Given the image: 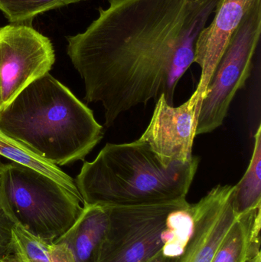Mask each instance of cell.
<instances>
[{
    "mask_svg": "<svg viewBox=\"0 0 261 262\" xmlns=\"http://www.w3.org/2000/svg\"><path fill=\"white\" fill-rule=\"evenodd\" d=\"M186 199L134 206H110L109 227L98 262H145L174 237Z\"/></svg>",
    "mask_w": 261,
    "mask_h": 262,
    "instance_id": "5",
    "label": "cell"
},
{
    "mask_svg": "<svg viewBox=\"0 0 261 262\" xmlns=\"http://www.w3.org/2000/svg\"><path fill=\"white\" fill-rule=\"evenodd\" d=\"M233 205L238 215L261 207V126L254 135V149L248 169L234 186Z\"/></svg>",
    "mask_w": 261,
    "mask_h": 262,
    "instance_id": "14",
    "label": "cell"
},
{
    "mask_svg": "<svg viewBox=\"0 0 261 262\" xmlns=\"http://www.w3.org/2000/svg\"><path fill=\"white\" fill-rule=\"evenodd\" d=\"M15 226V222L5 206L0 191V262H4L10 252Z\"/></svg>",
    "mask_w": 261,
    "mask_h": 262,
    "instance_id": "17",
    "label": "cell"
},
{
    "mask_svg": "<svg viewBox=\"0 0 261 262\" xmlns=\"http://www.w3.org/2000/svg\"><path fill=\"white\" fill-rule=\"evenodd\" d=\"M0 157H4L11 162L29 166L58 182L67 190L75 195L81 197L75 181L70 176L63 172L58 166L51 164L38 156L28 150L18 142L6 135L0 130Z\"/></svg>",
    "mask_w": 261,
    "mask_h": 262,
    "instance_id": "15",
    "label": "cell"
},
{
    "mask_svg": "<svg viewBox=\"0 0 261 262\" xmlns=\"http://www.w3.org/2000/svg\"><path fill=\"white\" fill-rule=\"evenodd\" d=\"M260 3L261 0H220L211 24L199 33L194 57V63L201 68L200 79L194 92L199 106L231 36L245 15Z\"/></svg>",
    "mask_w": 261,
    "mask_h": 262,
    "instance_id": "10",
    "label": "cell"
},
{
    "mask_svg": "<svg viewBox=\"0 0 261 262\" xmlns=\"http://www.w3.org/2000/svg\"><path fill=\"white\" fill-rule=\"evenodd\" d=\"M4 262H76L63 243H47L15 226L10 252Z\"/></svg>",
    "mask_w": 261,
    "mask_h": 262,
    "instance_id": "13",
    "label": "cell"
},
{
    "mask_svg": "<svg viewBox=\"0 0 261 262\" xmlns=\"http://www.w3.org/2000/svg\"><path fill=\"white\" fill-rule=\"evenodd\" d=\"M260 35L261 3L245 15L215 69L199 106L196 136L223 124L233 99L251 76Z\"/></svg>",
    "mask_w": 261,
    "mask_h": 262,
    "instance_id": "6",
    "label": "cell"
},
{
    "mask_svg": "<svg viewBox=\"0 0 261 262\" xmlns=\"http://www.w3.org/2000/svg\"><path fill=\"white\" fill-rule=\"evenodd\" d=\"M234 186L219 185L192 204L193 229L184 250L170 262H211L218 248L237 220Z\"/></svg>",
    "mask_w": 261,
    "mask_h": 262,
    "instance_id": "9",
    "label": "cell"
},
{
    "mask_svg": "<svg viewBox=\"0 0 261 262\" xmlns=\"http://www.w3.org/2000/svg\"><path fill=\"white\" fill-rule=\"evenodd\" d=\"M199 107L194 93L178 107L169 104L161 95L139 140L147 143L167 166L190 161L194 158L193 147Z\"/></svg>",
    "mask_w": 261,
    "mask_h": 262,
    "instance_id": "8",
    "label": "cell"
},
{
    "mask_svg": "<svg viewBox=\"0 0 261 262\" xmlns=\"http://www.w3.org/2000/svg\"><path fill=\"white\" fill-rule=\"evenodd\" d=\"M55 61L52 41L29 26L0 28V97L3 108L23 89L49 73Z\"/></svg>",
    "mask_w": 261,
    "mask_h": 262,
    "instance_id": "7",
    "label": "cell"
},
{
    "mask_svg": "<svg viewBox=\"0 0 261 262\" xmlns=\"http://www.w3.org/2000/svg\"><path fill=\"white\" fill-rule=\"evenodd\" d=\"M84 0H0V10L12 24L30 21L39 14Z\"/></svg>",
    "mask_w": 261,
    "mask_h": 262,
    "instance_id": "16",
    "label": "cell"
},
{
    "mask_svg": "<svg viewBox=\"0 0 261 262\" xmlns=\"http://www.w3.org/2000/svg\"><path fill=\"white\" fill-rule=\"evenodd\" d=\"M0 191L16 226L38 239L55 243L84 210L81 197L29 166L0 163Z\"/></svg>",
    "mask_w": 261,
    "mask_h": 262,
    "instance_id": "4",
    "label": "cell"
},
{
    "mask_svg": "<svg viewBox=\"0 0 261 262\" xmlns=\"http://www.w3.org/2000/svg\"><path fill=\"white\" fill-rule=\"evenodd\" d=\"M0 130L57 166L84 160L104 137L93 112L50 73L2 109Z\"/></svg>",
    "mask_w": 261,
    "mask_h": 262,
    "instance_id": "2",
    "label": "cell"
},
{
    "mask_svg": "<svg viewBox=\"0 0 261 262\" xmlns=\"http://www.w3.org/2000/svg\"><path fill=\"white\" fill-rule=\"evenodd\" d=\"M199 157L163 164L147 143H107L91 162H84L75 184L84 206H134L186 199Z\"/></svg>",
    "mask_w": 261,
    "mask_h": 262,
    "instance_id": "3",
    "label": "cell"
},
{
    "mask_svg": "<svg viewBox=\"0 0 261 262\" xmlns=\"http://www.w3.org/2000/svg\"><path fill=\"white\" fill-rule=\"evenodd\" d=\"M108 227L107 207L84 206L76 223L55 243L65 245L76 262H98Z\"/></svg>",
    "mask_w": 261,
    "mask_h": 262,
    "instance_id": "11",
    "label": "cell"
},
{
    "mask_svg": "<svg viewBox=\"0 0 261 262\" xmlns=\"http://www.w3.org/2000/svg\"><path fill=\"white\" fill-rule=\"evenodd\" d=\"M0 163H1V162H0Z\"/></svg>",
    "mask_w": 261,
    "mask_h": 262,
    "instance_id": "20",
    "label": "cell"
},
{
    "mask_svg": "<svg viewBox=\"0 0 261 262\" xmlns=\"http://www.w3.org/2000/svg\"><path fill=\"white\" fill-rule=\"evenodd\" d=\"M67 52L88 103H101L105 126L164 95L173 105L178 83L194 63L201 31L220 0H107Z\"/></svg>",
    "mask_w": 261,
    "mask_h": 262,
    "instance_id": "1",
    "label": "cell"
},
{
    "mask_svg": "<svg viewBox=\"0 0 261 262\" xmlns=\"http://www.w3.org/2000/svg\"><path fill=\"white\" fill-rule=\"evenodd\" d=\"M261 207L239 215L211 262H261Z\"/></svg>",
    "mask_w": 261,
    "mask_h": 262,
    "instance_id": "12",
    "label": "cell"
},
{
    "mask_svg": "<svg viewBox=\"0 0 261 262\" xmlns=\"http://www.w3.org/2000/svg\"><path fill=\"white\" fill-rule=\"evenodd\" d=\"M3 109V104H2L1 97H0V112Z\"/></svg>",
    "mask_w": 261,
    "mask_h": 262,
    "instance_id": "19",
    "label": "cell"
},
{
    "mask_svg": "<svg viewBox=\"0 0 261 262\" xmlns=\"http://www.w3.org/2000/svg\"><path fill=\"white\" fill-rule=\"evenodd\" d=\"M171 258L170 257L167 256L162 249V250L159 251L158 253L153 255L152 258H150V259L147 260L145 262H170V260Z\"/></svg>",
    "mask_w": 261,
    "mask_h": 262,
    "instance_id": "18",
    "label": "cell"
}]
</instances>
